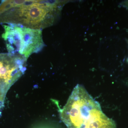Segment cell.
Listing matches in <instances>:
<instances>
[{
    "label": "cell",
    "mask_w": 128,
    "mask_h": 128,
    "mask_svg": "<svg viewBox=\"0 0 128 128\" xmlns=\"http://www.w3.org/2000/svg\"><path fill=\"white\" fill-rule=\"evenodd\" d=\"M60 115L68 128H116L114 121L104 113L100 104L79 84L60 110Z\"/></svg>",
    "instance_id": "cell-1"
},
{
    "label": "cell",
    "mask_w": 128,
    "mask_h": 128,
    "mask_svg": "<svg viewBox=\"0 0 128 128\" xmlns=\"http://www.w3.org/2000/svg\"><path fill=\"white\" fill-rule=\"evenodd\" d=\"M57 2L50 0L3 1L0 4V24H14L42 30L52 25Z\"/></svg>",
    "instance_id": "cell-2"
},
{
    "label": "cell",
    "mask_w": 128,
    "mask_h": 128,
    "mask_svg": "<svg viewBox=\"0 0 128 128\" xmlns=\"http://www.w3.org/2000/svg\"><path fill=\"white\" fill-rule=\"evenodd\" d=\"M18 26L20 35V49L19 54L28 59L32 54L39 52L44 46L42 30Z\"/></svg>",
    "instance_id": "cell-3"
},
{
    "label": "cell",
    "mask_w": 128,
    "mask_h": 128,
    "mask_svg": "<svg viewBox=\"0 0 128 128\" xmlns=\"http://www.w3.org/2000/svg\"><path fill=\"white\" fill-rule=\"evenodd\" d=\"M10 88L0 79V102L4 103L6 94Z\"/></svg>",
    "instance_id": "cell-4"
}]
</instances>
